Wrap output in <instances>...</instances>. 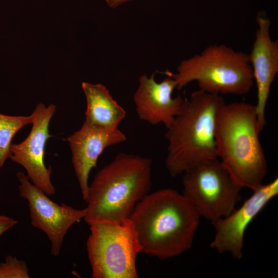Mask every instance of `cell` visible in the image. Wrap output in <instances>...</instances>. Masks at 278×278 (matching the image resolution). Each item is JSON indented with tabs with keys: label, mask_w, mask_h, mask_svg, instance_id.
I'll list each match as a JSON object with an SVG mask.
<instances>
[{
	"label": "cell",
	"mask_w": 278,
	"mask_h": 278,
	"mask_svg": "<svg viewBox=\"0 0 278 278\" xmlns=\"http://www.w3.org/2000/svg\"><path fill=\"white\" fill-rule=\"evenodd\" d=\"M200 217L182 194L164 188L146 195L129 218L136 231L141 252L166 259L192 247Z\"/></svg>",
	"instance_id": "cell-1"
},
{
	"label": "cell",
	"mask_w": 278,
	"mask_h": 278,
	"mask_svg": "<svg viewBox=\"0 0 278 278\" xmlns=\"http://www.w3.org/2000/svg\"><path fill=\"white\" fill-rule=\"evenodd\" d=\"M152 160L120 153L96 174L89 186L84 221L120 223L150 190Z\"/></svg>",
	"instance_id": "cell-2"
},
{
	"label": "cell",
	"mask_w": 278,
	"mask_h": 278,
	"mask_svg": "<svg viewBox=\"0 0 278 278\" xmlns=\"http://www.w3.org/2000/svg\"><path fill=\"white\" fill-rule=\"evenodd\" d=\"M261 131L255 105L225 102L220 108L215 133L217 158L238 185L252 191L263 184L268 170Z\"/></svg>",
	"instance_id": "cell-3"
},
{
	"label": "cell",
	"mask_w": 278,
	"mask_h": 278,
	"mask_svg": "<svg viewBox=\"0 0 278 278\" xmlns=\"http://www.w3.org/2000/svg\"><path fill=\"white\" fill-rule=\"evenodd\" d=\"M224 103L220 94L200 89L184 98L180 112L165 134L168 142L165 166L172 177L217 158L216 126Z\"/></svg>",
	"instance_id": "cell-4"
},
{
	"label": "cell",
	"mask_w": 278,
	"mask_h": 278,
	"mask_svg": "<svg viewBox=\"0 0 278 278\" xmlns=\"http://www.w3.org/2000/svg\"><path fill=\"white\" fill-rule=\"evenodd\" d=\"M164 73L175 80L178 90L195 81L199 89L220 95H245L254 84L248 54L224 44L210 45L182 60L176 73Z\"/></svg>",
	"instance_id": "cell-5"
},
{
	"label": "cell",
	"mask_w": 278,
	"mask_h": 278,
	"mask_svg": "<svg viewBox=\"0 0 278 278\" xmlns=\"http://www.w3.org/2000/svg\"><path fill=\"white\" fill-rule=\"evenodd\" d=\"M89 225L86 250L93 277H138L136 260L142 248L132 220Z\"/></svg>",
	"instance_id": "cell-6"
},
{
	"label": "cell",
	"mask_w": 278,
	"mask_h": 278,
	"mask_svg": "<svg viewBox=\"0 0 278 278\" xmlns=\"http://www.w3.org/2000/svg\"><path fill=\"white\" fill-rule=\"evenodd\" d=\"M184 174L182 194L200 217L213 222L235 208L242 188L218 158L196 165Z\"/></svg>",
	"instance_id": "cell-7"
},
{
	"label": "cell",
	"mask_w": 278,
	"mask_h": 278,
	"mask_svg": "<svg viewBox=\"0 0 278 278\" xmlns=\"http://www.w3.org/2000/svg\"><path fill=\"white\" fill-rule=\"evenodd\" d=\"M20 196L27 201L31 225L43 231L50 243V253L58 256L69 229L83 219L85 208L76 209L62 203L58 204L33 185L27 175L19 171Z\"/></svg>",
	"instance_id": "cell-8"
},
{
	"label": "cell",
	"mask_w": 278,
	"mask_h": 278,
	"mask_svg": "<svg viewBox=\"0 0 278 278\" xmlns=\"http://www.w3.org/2000/svg\"><path fill=\"white\" fill-rule=\"evenodd\" d=\"M56 106L38 104L32 113V128L27 137L19 144H12L11 160L21 165L26 170L31 182L48 196L55 194L51 181L52 169L44 163L45 145L51 137L49 133L50 121L56 111Z\"/></svg>",
	"instance_id": "cell-9"
},
{
	"label": "cell",
	"mask_w": 278,
	"mask_h": 278,
	"mask_svg": "<svg viewBox=\"0 0 278 278\" xmlns=\"http://www.w3.org/2000/svg\"><path fill=\"white\" fill-rule=\"evenodd\" d=\"M278 194V178L253 190L252 195L237 209L212 224L215 230L211 247L219 253H229L239 259L242 256L244 236L250 223Z\"/></svg>",
	"instance_id": "cell-10"
},
{
	"label": "cell",
	"mask_w": 278,
	"mask_h": 278,
	"mask_svg": "<svg viewBox=\"0 0 278 278\" xmlns=\"http://www.w3.org/2000/svg\"><path fill=\"white\" fill-rule=\"evenodd\" d=\"M256 21L257 27L248 57L257 89L255 106L262 131L266 124L265 111L271 88L278 74V41L273 40L270 37L271 22L268 17L258 14Z\"/></svg>",
	"instance_id": "cell-11"
},
{
	"label": "cell",
	"mask_w": 278,
	"mask_h": 278,
	"mask_svg": "<svg viewBox=\"0 0 278 278\" xmlns=\"http://www.w3.org/2000/svg\"><path fill=\"white\" fill-rule=\"evenodd\" d=\"M125 134L118 128L108 129L84 121L79 130L67 138L72 152V162L81 190L86 202L89 177L96 168L99 156L107 147L125 142Z\"/></svg>",
	"instance_id": "cell-12"
},
{
	"label": "cell",
	"mask_w": 278,
	"mask_h": 278,
	"mask_svg": "<svg viewBox=\"0 0 278 278\" xmlns=\"http://www.w3.org/2000/svg\"><path fill=\"white\" fill-rule=\"evenodd\" d=\"M167 76L158 82L154 74L149 77L142 75L133 96L140 119L154 125L162 123L166 128L180 112L184 100L180 96L172 97L176 83L172 77Z\"/></svg>",
	"instance_id": "cell-13"
},
{
	"label": "cell",
	"mask_w": 278,
	"mask_h": 278,
	"mask_svg": "<svg viewBox=\"0 0 278 278\" xmlns=\"http://www.w3.org/2000/svg\"><path fill=\"white\" fill-rule=\"evenodd\" d=\"M81 86L86 100L85 121L108 129L118 128L126 112L101 84L83 82Z\"/></svg>",
	"instance_id": "cell-14"
},
{
	"label": "cell",
	"mask_w": 278,
	"mask_h": 278,
	"mask_svg": "<svg viewBox=\"0 0 278 278\" xmlns=\"http://www.w3.org/2000/svg\"><path fill=\"white\" fill-rule=\"evenodd\" d=\"M29 116H9L0 113V169L11 154V142L15 134L26 125L32 124Z\"/></svg>",
	"instance_id": "cell-15"
},
{
	"label": "cell",
	"mask_w": 278,
	"mask_h": 278,
	"mask_svg": "<svg viewBox=\"0 0 278 278\" xmlns=\"http://www.w3.org/2000/svg\"><path fill=\"white\" fill-rule=\"evenodd\" d=\"M26 263L15 256L8 255L0 263V278H29Z\"/></svg>",
	"instance_id": "cell-16"
},
{
	"label": "cell",
	"mask_w": 278,
	"mask_h": 278,
	"mask_svg": "<svg viewBox=\"0 0 278 278\" xmlns=\"http://www.w3.org/2000/svg\"><path fill=\"white\" fill-rule=\"evenodd\" d=\"M18 223L13 218L0 214V237Z\"/></svg>",
	"instance_id": "cell-17"
},
{
	"label": "cell",
	"mask_w": 278,
	"mask_h": 278,
	"mask_svg": "<svg viewBox=\"0 0 278 278\" xmlns=\"http://www.w3.org/2000/svg\"><path fill=\"white\" fill-rule=\"evenodd\" d=\"M133 0H106L108 6L111 8H115L120 5Z\"/></svg>",
	"instance_id": "cell-18"
}]
</instances>
